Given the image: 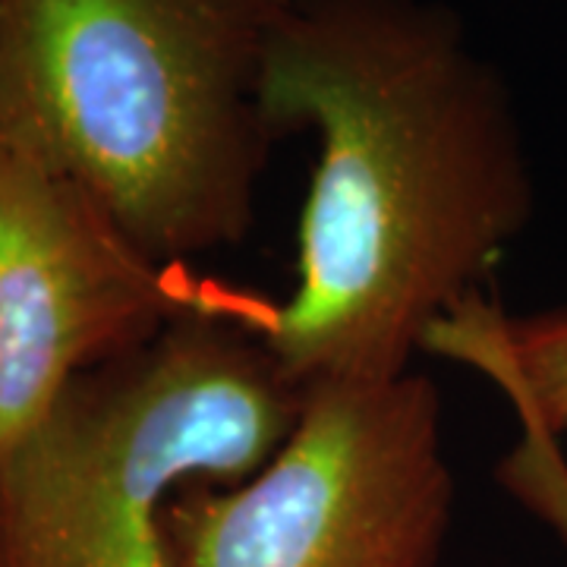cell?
<instances>
[{
    "instance_id": "6da1fadb",
    "label": "cell",
    "mask_w": 567,
    "mask_h": 567,
    "mask_svg": "<svg viewBox=\"0 0 567 567\" xmlns=\"http://www.w3.org/2000/svg\"><path fill=\"white\" fill-rule=\"evenodd\" d=\"M262 99L319 158L297 284L252 331L303 391L413 372L536 212L505 76L442 0H293Z\"/></svg>"
},
{
    "instance_id": "7a4b0ae2",
    "label": "cell",
    "mask_w": 567,
    "mask_h": 567,
    "mask_svg": "<svg viewBox=\"0 0 567 567\" xmlns=\"http://www.w3.org/2000/svg\"><path fill=\"white\" fill-rule=\"evenodd\" d=\"M293 0H0V140L155 259L244 244L281 140L265 70Z\"/></svg>"
},
{
    "instance_id": "3957f363",
    "label": "cell",
    "mask_w": 567,
    "mask_h": 567,
    "mask_svg": "<svg viewBox=\"0 0 567 567\" xmlns=\"http://www.w3.org/2000/svg\"><path fill=\"white\" fill-rule=\"evenodd\" d=\"M227 293L80 375L0 454V567H164V514L189 483H240L303 410Z\"/></svg>"
},
{
    "instance_id": "277c9868",
    "label": "cell",
    "mask_w": 567,
    "mask_h": 567,
    "mask_svg": "<svg viewBox=\"0 0 567 567\" xmlns=\"http://www.w3.org/2000/svg\"><path fill=\"white\" fill-rule=\"evenodd\" d=\"M454 498L429 375L324 382L256 473L171 498L164 567H439Z\"/></svg>"
},
{
    "instance_id": "5b68a950",
    "label": "cell",
    "mask_w": 567,
    "mask_h": 567,
    "mask_svg": "<svg viewBox=\"0 0 567 567\" xmlns=\"http://www.w3.org/2000/svg\"><path fill=\"white\" fill-rule=\"evenodd\" d=\"M224 297L145 252L80 183L0 140V454L80 375Z\"/></svg>"
},
{
    "instance_id": "8992f818",
    "label": "cell",
    "mask_w": 567,
    "mask_h": 567,
    "mask_svg": "<svg viewBox=\"0 0 567 567\" xmlns=\"http://www.w3.org/2000/svg\"><path fill=\"white\" fill-rule=\"evenodd\" d=\"M425 353L476 369L524 425L567 435V306L507 312L480 293L429 334Z\"/></svg>"
},
{
    "instance_id": "52a82bcc",
    "label": "cell",
    "mask_w": 567,
    "mask_h": 567,
    "mask_svg": "<svg viewBox=\"0 0 567 567\" xmlns=\"http://www.w3.org/2000/svg\"><path fill=\"white\" fill-rule=\"evenodd\" d=\"M498 483L567 548V461L558 439L520 423V442L502 457Z\"/></svg>"
}]
</instances>
